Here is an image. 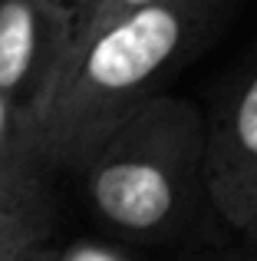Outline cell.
<instances>
[{
  "instance_id": "6da1fadb",
  "label": "cell",
  "mask_w": 257,
  "mask_h": 261,
  "mask_svg": "<svg viewBox=\"0 0 257 261\" xmlns=\"http://www.w3.org/2000/svg\"><path fill=\"white\" fill-rule=\"evenodd\" d=\"M234 0H152L76 40L30 113L43 172H73L99 142L185 63L224 20Z\"/></svg>"
},
{
  "instance_id": "7a4b0ae2",
  "label": "cell",
  "mask_w": 257,
  "mask_h": 261,
  "mask_svg": "<svg viewBox=\"0 0 257 261\" xmlns=\"http://www.w3.org/2000/svg\"><path fill=\"white\" fill-rule=\"evenodd\" d=\"M92 212L135 242L178 238L208 205L205 113L155 93L99 142L83 169Z\"/></svg>"
},
{
  "instance_id": "3957f363",
  "label": "cell",
  "mask_w": 257,
  "mask_h": 261,
  "mask_svg": "<svg viewBox=\"0 0 257 261\" xmlns=\"http://www.w3.org/2000/svg\"><path fill=\"white\" fill-rule=\"evenodd\" d=\"M208 205L257 248V53L205 113Z\"/></svg>"
},
{
  "instance_id": "277c9868",
  "label": "cell",
  "mask_w": 257,
  "mask_h": 261,
  "mask_svg": "<svg viewBox=\"0 0 257 261\" xmlns=\"http://www.w3.org/2000/svg\"><path fill=\"white\" fill-rule=\"evenodd\" d=\"M70 43L73 13L63 0H0V93L33 113Z\"/></svg>"
},
{
  "instance_id": "5b68a950",
  "label": "cell",
  "mask_w": 257,
  "mask_h": 261,
  "mask_svg": "<svg viewBox=\"0 0 257 261\" xmlns=\"http://www.w3.org/2000/svg\"><path fill=\"white\" fill-rule=\"evenodd\" d=\"M50 205L46 172L33 146L30 109L0 93V208Z\"/></svg>"
},
{
  "instance_id": "8992f818",
  "label": "cell",
  "mask_w": 257,
  "mask_h": 261,
  "mask_svg": "<svg viewBox=\"0 0 257 261\" xmlns=\"http://www.w3.org/2000/svg\"><path fill=\"white\" fill-rule=\"evenodd\" d=\"M53 208H0V261H20L30 248L46 245Z\"/></svg>"
},
{
  "instance_id": "52a82bcc",
  "label": "cell",
  "mask_w": 257,
  "mask_h": 261,
  "mask_svg": "<svg viewBox=\"0 0 257 261\" xmlns=\"http://www.w3.org/2000/svg\"><path fill=\"white\" fill-rule=\"evenodd\" d=\"M142 4H152V0H89V4L73 17V43H76V40H86L89 33L103 30L106 23H112L116 17H122V13L135 10V7H142Z\"/></svg>"
},
{
  "instance_id": "ba28073f",
  "label": "cell",
  "mask_w": 257,
  "mask_h": 261,
  "mask_svg": "<svg viewBox=\"0 0 257 261\" xmlns=\"http://www.w3.org/2000/svg\"><path fill=\"white\" fill-rule=\"evenodd\" d=\"M56 261H128L125 255L103 245H73L66 251H56Z\"/></svg>"
},
{
  "instance_id": "9c48e42d",
  "label": "cell",
  "mask_w": 257,
  "mask_h": 261,
  "mask_svg": "<svg viewBox=\"0 0 257 261\" xmlns=\"http://www.w3.org/2000/svg\"><path fill=\"white\" fill-rule=\"evenodd\" d=\"M20 261H56V248H50V245H37V248H30Z\"/></svg>"
},
{
  "instance_id": "30bf717a",
  "label": "cell",
  "mask_w": 257,
  "mask_h": 261,
  "mask_svg": "<svg viewBox=\"0 0 257 261\" xmlns=\"http://www.w3.org/2000/svg\"><path fill=\"white\" fill-rule=\"evenodd\" d=\"M205 261H257V248H247V251H224V255H214V258H205Z\"/></svg>"
},
{
  "instance_id": "8fae6325",
  "label": "cell",
  "mask_w": 257,
  "mask_h": 261,
  "mask_svg": "<svg viewBox=\"0 0 257 261\" xmlns=\"http://www.w3.org/2000/svg\"><path fill=\"white\" fill-rule=\"evenodd\" d=\"M63 4H66V7H70V13H73V17H76V13H79V10H83V7H86V4H89V0H63Z\"/></svg>"
}]
</instances>
